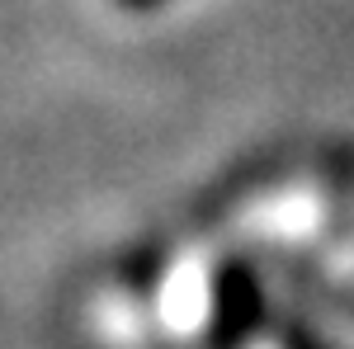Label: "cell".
Returning <instances> with one entry per match:
<instances>
[{"label": "cell", "mask_w": 354, "mask_h": 349, "mask_svg": "<svg viewBox=\"0 0 354 349\" xmlns=\"http://www.w3.org/2000/svg\"><path fill=\"white\" fill-rule=\"evenodd\" d=\"M218 317V283L198 255H185L161 279V293L151 302V330L165 340H194Z\"/></svg>", "instance_id": "obj_1"}, {"label": "cell", "mask_w": 354, "mask_h": 349, "mask_svg": "<svg viewBox=\"0 0 354 349\" xmlns=\"http://www.w3.org/2000/svg\"><path fill=\"white\" fill-rule=\"evenodd\" d=\"M245 349H302L298 340H283V335H255Z\"/></svg>", "instance_id": "obj_2"}, {"label": "cell", "mask_w": 354, "mask_h": 349, "mask_svg": "<svg viewBox=\"0 0 354 349\" xmlns=\"http://www.w3.org/2000/svg\"><path fill=\"white\" fill-rule=\"evenodd\" d=\"M330 279H335V283H345V279H354V245H350V255H340V260H335V269H330Z\"/></svg>", "instance_id": "obj_3"}, {"label": "cell", "mask_w": 354, "mask_h": 349, "mask_svg": "<svg viewBox=\"0 0 354 349\" xmlns=\"http://www.w3.org/2000/svg\"><path fill=\"white\" fill-rule=\"evenodd\" d=\"M123 10H151V5H161V0H118Z\"/></svg>", "instance_id": "obj_4"}]
</instances>
